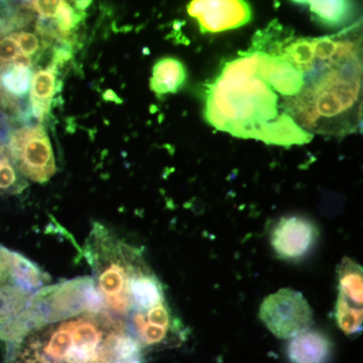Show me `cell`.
<instances>
[{
  "instance_id": "6da1fadb",
  "label": "cell",
  "mask_w": 363,
  "mask_h": 363,
  "mask_svg": "<svg viewBox=\"0 0 363 363\" xmlns=\"http://www.w3.org/2000/svg\"><path fill=\"white\" fill-rule=\"evenodd\" d=\"M304 86L301 69L274 45L267 28L245 51L229 60L205 90V118L236 138L290 147L313 140L289 116L288 106Z\"/></svg>"
},
{
  "instance_id": "7a4b0ae2",
  "label": "cell",
  "mask_w": 363,
  "mask_h": 363,
  "mask_svg": "<svg viewBox=\"0 0 363 363\" xmlns=\"http://www.w3.org/2000/svg\"><path fill=\"white\" fill-rule=\"evenodd\" d=\"M278 51L301 69L302 91L288 114L309 135L344 138L362 117V37L359 23L324 37H296L278 21L269 25Z\"/></svg>"
},
{
  "instance_id": "3957f363",
  "label": "cell",
  "mask_w": 363,
  "mask_h": 363,
  "mask_svg": "<svg viewBox=\"0 0 363 363\" xmlns=\"http://www.w3.org/2000/svg\"><path fill=\"white\" fill-rule=\"evenodd\" d=\"M128 332L108 312L83 313L7 343L6 363H109Z\"/></svg>"
},
{
  "instance_id": "277c9868",
  "label": "cell",
  "mask_w": 363,
  "mask_h": 363,
  "mask_svg": "<svg viewBox=\"0 0 363 363\" xmlns=\"http://www.w3.org/2000/svg\"><path fill=\"white\" fill-rule=\"evenodd\" d=\"M84 255L104 309L125 325L133 313V283L150 269L142 252L107 227L94 223L86 240Z\"/></svg>"
},
{
  "instance_id": "5b68a950",
  "label": "cell",
  "mask_w": 363,
  "mask_h": 363,
  "mask_svg": "<svg viewBox=\"0 0 363 363\" xmlns=\"http://www.w3.org/2000/svg\"><path fill=\"white\" fill-rule=\"evenodd\" d=\"M49 283L50 277L37 264L0 245V340L16 338L21 317Z\"/></svg>"
},
{
  "instance_id": "8992f818",
  "label": "cell",
  "mask_w": 363,
  "mask_h": 363,
  "mask_svg": "<svg viewBox=\"0 0 363 363\" xmlns=\"http://www.w3.org/2000/svg\"><path fill=\"white\" fill-rule=\"evenodd\" d=\"M106 311L91 277L47 286L33 297L21 317L18 339L40 325L61 321L88 312Z\"/></svg>"
},
{
  "instance_id": "52a82bcc",
  "label": "cell",
  "mask_w": 363,
  "mask_h": 363,
  "mask_svg": "<svg viewBox=\"0 0 363 363\" xmlns=\"http://www.w3.org/2000/svg\"><path fill=\"white\" fill-rule=\"evenodd\" d=\"M7 147L14 166L30 180L45 183L57 173L51 140L42 124L13 130Z\"/></svg>"
},
{
  "instance_id": "ba28073f",
  "label": "cell",
  "mask_w": 363,
  "mask_h": 363,
  "mask_svg": "<svg viewBox=\"0 0 363 363\" xmlns=\"http://www.w3.org/2000/svg\"><path fill=\"white\" fill-rule=\"evenodd\" d=\"M259 318L269 331L281 339H291L309 330L313 312L302 293L284 288L262 301Z\"/></svg>"
},
{
  "instance_id": "9c48e42d",
  "label": "cell",
  "mask_w": 363,
  "mask_h": 363,
  "mask_svg": "<svg viewBox=\"0 0 363 363\" xmlns=\"http://www.w3.org/2000/svg\"><path fill=\"white\" fill-rule=\"evenodd\" d=\"M338 289L336 322L346 335H357L362 329V267L348 257L338 267Z\"/></svg>"
},
{
  "instance_id": "30bf717a",
  "label": "cell",
  "mask_w": 363,
  "mask_h": 363,
  "mask_svg": "<svg viewBox=\"0 0 363 363\" xmlns=\"http://www.w3.org/2000/svg\"><path fill=\"white\" fill-rule=\"evenodd\" d=\"M188 14L197 20L200 30L220 33L234 30L250 23L252 18V7L245 1H191Z\"/></svg>"
},
{
  "instance_id": "8fae6325",
  "label": "cell",
  "mask_w": 363,
  "mask_h": 363,
  "mask_svg": "<svg viewBox=\"0 0 363 363\" xmlns=\"http://www.w3.org/2000/svg\"><path fill=\"white\" fill-rule=\"evenodd\" d=\"M318 240L314 222L302 216L283 217L272 228L271 245L279 259L297 260L311 252Z\"/></svg>"
},
{
  "instance_id": "7c38bea8",
  "label": "cell",
  "mask_w": 363,
  "mask_h": 363,
  "mask_svg": "<svg viewBox=\"0 0 363 363\" xmlns=\"http://www.w3.org/2000/svg\"><path fill=\"white\" fill-rule=\"evenodd\" d=\"M332 353V343L321 332L307 330L291 338L286 355L291 363H327Z\"/></svg>"
},
{
  "instance_id": "4fadbf2b",
  "label": "cell",
  "mask_w": 363,
  "mask_h": 363,
  "mask_svg": "<svg viewBox=\"0 0 363 363\" xmlns=\"http://www.w3.org/2000/svg\"><path fill=\"white\" fill-rule=\"evenodd\" d=\"M32 69L11 65L0 71V104L6 109L18 111V117L26 116L20 99L26 98L32 85Z\"/></svg>"
},
{
  "instance_id": "5bb4252c",
  "label": "cell",
  "mask_w": 363,
  "mask_h": 363,
  "mask_svg": "<svg viewBox=\"0 0 363 363\" xmlns=\"http://www.w3.org/2000/svg\"><path fill=\"white\" fill-rule=\"evenodd\" d=\"M58 90V69L56 67L51 65L33 73L30 89V106L33 117L40 123L49 116L52 100Z\"/></svg>"
},
{
  "instance_id": "9a60e30c",
  "label": "cell",
  "mask_w": 363,
  "mask_h": 363,
  "mask_svg": "<svg viewBox=\"0 0 363 363\" xmlns=\"http://www.w3.org/2000/svg\"><path fill=\"white\" fill-rule=\"evenodd\" d=\"M187 69L183 62L175 57H164L152 67L150 87L157 97L175 94L186 84Z\"/></svg>"
},
{
  "instance_id": "2e32d148",
  "label": "cell",
  "mask_w": 363,
  "mask_h": 363,
  "mask_svg": "<svg viewBox=\"0 0 363 363\" xmlns=\"http://www.w3.org/2000/svg\"><path fill=\"white\" fill-rule=\"evenodd\" d=\"M308 7L313 20L329 28L348 25L354 16V4L350 1H296Z\"/></svg>"
},
{
  "instance_id": "e0dca14e",
  "label": "cell",
  "mask_w": 363,
  "mask_h": 363,
  "mask_svg": "<svg viewBox=\"0 0 363 363\" xmlns=\"http://www.w3.org/2000/svg\"><path fill=\"white\" fill-rule=\"evenodd\" d=\"M28 184L11 161L9 147L0 143V196L20 194Z\"/></svg>"
},
{
  "instance_id": "ac0fdd59",
  "label": "cell",
  "mask_w": 363,
  "mask_h": 363,
  "mask_svg": "<svg viewBox=\"0 0 363 363\" xmlns=\"http://www.w3.org/2000/svg\"><path fill=\"white\" fill-rule=\"evenodd\" d=\"M83 13L84 11L75 9V6H72L69 2H59L55 21H56L62 37L68 38L71 30H73L83 21Z\"/></svg>"
},
{
  "instance_id": "d6986e66",
  "label": "cell",
  "mask_w": 363,
  "mask_h": 363,
  "mask_svg": "<svg viewBox=\"0 0 363 363\" xmlns=\"http://www.w3.org/2000/svg\"><path fill=\"white\" fill-rule=\"evenodd\" d=\"M109 363H143L142 347L130 333L124 334L116 357Z\"/></svg>"
},
{
  "instance_id": "ffe728a7",
  "label": "cell",
  "mask_w": 363,
  "mask_h": 363,
  "mask_svg": "<svg viewBox=\"0 0 363 363\" xmlns=\"http://www.w3.org/2000/svg\"><path fill=\"white\" fill-rule=\"evenodd\" d=\"M20 54L18 43L9 35L0 39V71L13 64V60Z\"/></svg>"
},
{
  "instance_id": "44dd1931",
  "label": "cell",
  "mask_w": 363,
  "mask_h": 363,
  "mask_svg": "<svg viewBox=\"0 0 363 363\" xmlns=\"http://www.w3.org/2000/svg\"><path fill=\"white\" fill-rule=\"evenodd\" d=\"M14 40L18 43V49L23 54L28 56H35L40 50L39 38L33 33L18 32L11 33Z\"/></svg>"
},
{
  "instance_id": "7402d4cb",
  "label": "cell",
  "mask_w": 363,
  "mask_h": 363,
  "mask_svg": "<svg viewBox=\"0 0 363 363\" xmlns=\"http://www.w3.org/2000/svg\"><path fill=\"white\" fill-rule=\"evenodd\" d=\"M60 1H30L26 2L25 6L33 9L43 18H52L56 16Z\"/></svg>"
},
{
  "instance_id": "603a6c76",
  "label": "cell",
  "mask_w": 363,
  "mask_h": 363,
  "mask_svg": "<svg viewBox=\"0 0 363 363\" xmlns=\"http://www.w3.org/2000/svg\"><path fill=\"white\" fill-rule=\"evenodd\" d=\"M11 65L20 67V68L30 69L33 66V59L30 58V56H28V55L20 52V54L16 57V59L13 60Z\"/></svg>"
},
{
  "instance_id": "cb8c5ba5",
  "label": "cell",
  "mask_w": 363,
  "mask_h": 363,
  "mask_svg": "<svg viewBox=\"0 0 363 363\" xmlns=\"http://www.w3.org/2000/svg\"><path fill=\"white\" fill-rule=\"evenodd\" d=\"M104 97L105 100H108V101H114L118 102V104H121V100L117 97V95L113 92V91H107V92H105Z\"/></svg>"
},
{
  "instance_id": "d4e9b609",
  "label": "cell",
  "mask_w": 363,
  "mask_h": 363,
  "mask_svg": "<svg viewBox=\"0 0 363 363\" xmlns=\"http://www.w3.org/2000/svg\"><path fill=\"white\" fill-rule=\"evenodd\" d=\"M91 6V1H75L74 2V6L80 11H84L87 7Z\"/></svg>"
}]
</instances>
